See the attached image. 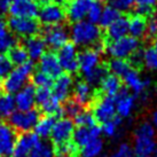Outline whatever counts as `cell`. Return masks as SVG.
Wrapping results in <instances>:
<instances>
[{
  "instance_id": "cell-1",
  "label": "cell",
  "mask_w": 157,
  "mask_h": 157,
  "mask_svg": "<svg viewBox=\"0 0 157 157\" xmlns=\"http://www.w3.org/2000/svg\"><path fill=\"white\" fill-rule=\"evenodd\" d=\"M69 33L72 43L76 46H79V47L93 46L100 51H102L105 47L101 43V28L98 24H94L87 20L74 23Z\"/></svg>"
},
{
  "instance_id": "cell-2",
  "label": "cell",
  "mask_w": 157,
  "mask_h": 157,
  "mask_svg": "<svg viewBox=\"0 0 157 157\" xmlns=\"http://www.w3.org/2000/svg\"><path fill=\"white\" fill-rule=\"evenodd\" d=\"M156 130L151 123H141L134 133V157H153L156 150Z\"/></svg>"
},
{
  "instance_id": "cell-3",
  "label": "cell",
  "mask_w": 157,
  "mask_h": 157,
  "mask_svg": "<svg viewBox=\"0 0 157 157\" xmlns=\"http://www.w3.org/2000/svg\"><path fill=\"white\" fill-rule=\"evenodd\" d=\"M33 71H35V63L31 60L25 62L22 66L16 67L8 75V77L4 79L1 85L2 92H6L8 94H16L26 85Z\"/></svg>"
},
{
  "instance_id": "cell-4",
  "label": "cell",
  "mask_w": 157,
  "mask_h": 157,
  "mask_svg": "<svg viewBox=\"0 0 157 157\" xmlns=\"http://www.w3.org/2000/svg\"><path fill=\"white\" fill-rule=\"evenodd\" d=\"M87 109H91L96 123L105 124L116 117V102L113 96H108L98 92L94 94L91 105Z\"/></svg>"
},
{
  "instance_id": "cell-5",
  "label": "cell",
  "mask_w": 157,
  "mask_h": 157,
  "mask_svg": "<svg viewBox=\"0 0 157 157\" xmlns=\"http://www.w3.org/2000/svg\"><path fill=\"white\" fill-rule=\"evenodd\" d=\"M140 47V43L131 36H126L115 41H108L105 45V49L107 54L113 59H130L132 54L136 52Z\"/></svg>"
},
{
  "instance_id": "cell-6",
  "label": "cell",
  "mask_w": 157,
  "mask_h": 157,
  "mask_svg": "<svg viewBox=\"0 0 157 157\" xmlns=\"http://www.w3.org/2000/svg\"><path fill=\"white\" fill-rule=\"evenodd\" d=\"M7 28L16 37L28 38L38 35L40 29V23L36 18L29 17H9L7 21Z\"/></svg>"
},
{
  "instance_id": "cell-7",
  "label": "cell",
  "mask_w": 157,
  "mask_h": 157,
  "mask_svg": "<svg viewBox=\"0 0 157 157\" xmlns=\"http://www.w3.org/2000/svg\"><path fill=\"white\" fill-rule=\"evenodd\" d=\"M40 118V113L37 109H31L28 111H14L13 115L8 118L9 125L17 133H26L35 128L36 124Z\"/></svg>"
},
{
  "instance_id": "cell-8",
  "label": "cell",
  "mask_w": 157,
  "mask_h": 157,
  "mask_svg": "<svg viewBox=\"0 0 157 157\" xmlns=\"http://www.w3.org/2000/svg\"><path fill=\"white\" fill-rule=\"evenodd\" d=\"M41 37L44 38L46 46L51 49H60L68 43L69 40V31L66 26L61 25H52L45 26L41 31Z\"/></svg>"
},
{
  "instance_id": "cell-9",
  "label": "cell",
  "mask_w": 157,
  "mask_h": 157,
  "mask_svg": "<svg viewBox=\"0 0 157 157\" xmlns=\"http://www.w3.org/2000/svg\"><path fill=\"white\" fill-rule=\"evenodd\" d=\"M38 18H39V23L44 24L45 26L61 25L67 18L66 10L60 5L51 2L43 6L39 9Z\"/></svg>"
},
{
  "instance_id": "cell-10",
  "label": "cell",
  "mask_w": 157,
  "mask_h": 157,
  "mask_svg": "<svg viewBox=\"0 0 157 157\" xmlns=\"http://www.w3.org/2000/svg\"><path fill=\"white\" fill-rule=\"evenodd\" d=\"M57 57L61 64L63 71L66 74L72 75L76 74L78 69V52H77V46L74 43H67L63 47L59 49Z\"/></svg>"
},
{
  "instance_id": "cell-11",
  "label": "cell",
  "mask_w": 157,
  "mask_h": 157,
  "mask_svg": "<svg viewBox=\"0 0 157 157\" xmlns=\"http://www.w3.org/2000/svg\"><path fill=\"white\" fill-rule=\"evenodd\" d=\"M101 52L102 51L98 48L91 47L78 53V69L84 76L88 75L100 66Z\"/></svg>"
},
{
  "instance_id": "cell-12",
  "label": "cell",
  "mask_w": 157,
  "mask_h": 157,
  "mask_svg": "<svg viewBox=\"0 0 157 157\" xmlns=\"http://www.w3.org/2000/svg\"><path fill=\"white\" fill-rule=\"evenodd\" d=\"M75 131V123L68 117H62L57 119L51 133V139L53 144H59L62 142L70 141Z\"/></svg>"
},
{
  "instance_id": "cell-13",
  "label": "cell",
  "mask_w": 157,
  "mask_h": 157,
  "mask_svg": "<svg viewBox=\"0 0 157 157\" xmlns=\"http://www.w3.org/2000/svg\"><path fill=\"white\" fill-rule=\"evenodd\" d=\"M18 133L9 124L0 123V155L12 156L15 149Z\"/></svg>"
},
{
  "instance_id": "cell-14",
  "label": "cell",
  "mask_w": 157,
  "mask_h": 157,
  "mask_svg": "<svg viewBox=\"0 0 157 157\" xmlns=\"http://www.w3.org/2000/svg\"><path fill=\"white\" fill-rule=\"evenodd\" d=\"M39 5L35 0L13 1L8 8V14L12 17H38Z\"/></svg>"
},
{
  "instance_id": "cell-15",
  "label": "cell",
  "mask_w": 157,
  "mask_h": 157,
  "mask_svg": "<svg viewBox=\"0 0 157 157\" xmlns=\"http://www.w3.org/2000/svg\"><path fill=\"white\" fill-rule=\"evenodd\" d=\"M123 82L125 84V87L127 90H131L135 96H142V99H146L144 92H146V88L149 86L150 82H149V79L141 77V75L136 69L132 68L123 77Z\"/></svg>"
},
{
  "instance_id": "cell-16",
  "label": "cell",
  "mask_w": 157,
  "mask_h": 157,
  "mask_svg": "<svg viewBox=\"0 0 157 157\" xmlns=\"http://www.w3.org/2000/svg\"><path fill=\"white\" fill-rule=\"evenodd\" d=\"M92 0H68L66 4V15L70 22L77 23L84 21L87 16Z\"/></svg>"
},
{
  "instance_id": "cell-17",
  "label": "cell",
  "mask_w": 157,
  "mask_h": 157,
  "mask_svg": "<svg viewBox=\"0 0 157 157\" xmlns=\"http://www.w3.org/2000/svg\"><path fill=\"white\" fill-rule=\"evenodd\" d=\"M115 102L118 116L122 118L130 117L135 107V95L131 94L125 86H123L122 90L115 96Z\"/></svg>"
},
{
  "instance_id": "cell-18",
  "label": "cell",
  "mask_w": 157,
  "mask_h": 157,
  "mask_svg": "<svg viewBox=\"0 0 157 157\" xmlns=\"http://www.w3.org/2000/svg\"><path fill=\"white\" fill-rule=\"evenodd\" d=\"M38 68H39V71L46 74L53 79L59 78L63 74V69L60 64L57 54H55L54 52L45 53L44 55L39 59Z\"/></svg>"
},
{
  "instance_id": "cell-19",
  "label": "cell",
  "mask_w": 157,
  "mask_h": 157,
  "mask_svg": "<svg viewBox=\"0 0 157 157\" xmlns=\"http://www.w3.org/2000/svg\"><path fill=\"white\" fill-rule=\"evenodd\" d=\"M101 133H102L101 126L98 124L92 127H77V128H75L71 139L74 141V144L80 149L93 140L99 139Z\"/></svg>"
},
{
  "instance_id": "cell-20",
  "label": "cell",
  "mask_w": 157,
  "mask_h": 157,
  "mask_svg": "<svg viewBox=\"0 0 157 157\" xmlns=\"http://www.w3.org/2000/svg\"><path fill=\"white\" fill-rule=\"evenodd\" d=\"M14 99H15V105L20 111H28L33 109L36 105V87L32 84H28L15 94Z\"/></svg>"
},
{
  "instance_id": "cell-21",
  "label": "cell",
  "mask_w": 157,
  "mask_h": 157,
  "mask_svg": "<svg viewBox=\"0 0 157 157\" xmlns=\"http://www.w3.org/2000/svg\"><path fill=\"white\" fill-rule=\"evenodd\" d=\"M22 46L25 48L31 61H37L46 53V43L39 35L24 38Z\"/></svg>"
},
{
  "instance_id": "cell-22",
  "label": "cell",
  "mask_w": 157,
  "mask_h": 157,
  "mask_svg": "<svg viewBox=\"0 0 157 157\" xmlns=\"http://www.w3.org/2000/svg\"><path fill=\"white\" fill-rule=\"evenodd\" d=\"M74 86V79L69 74H62L59 78L55 79V82L52 86V94L57 100L64 102L69 99L71 88Z\"/></svg>"
},
{
  "instance_id": "cell-23",
  "label": "cell",
  "mask_w": 157,
  "mask_h": 157,
  "mask_svg": "<svg viewBox=\"0 0 157 157\" xmlns=\"http://www.w3.org/2000/svg\"><path fill=\"white\" fill-rule=\"evenodd\" d=\"M40 141V138L36 134L35 132H26V133H21L17 136L15 149L13 154H18V155H30L31 150L35 148L36 144Z\"/></svg>"
},
{
  "instance_id": "cell-24",
  "label": "cell",
  "mask_w": 157,
  "mask_h": 157,
  "mask_svg": "<svg viewBox=\"0 0 157 157\" xmlns=\"http://www.w3.org/2000/svg\"><path fill=\"white\" fill-rule=\"evenodd\" d=\"M16 45H18L16 36L9 31L7 22L0 14V54H7Z\"/></svg>"
},
{
  "instance_id": "cell-25",
  "label": "cell",
  "mask_w": 157,
  "mask_h": 157,
  "mask_svg": "<svg viewBox=\"0 0 157 157\" xmlns=\"http://www.w3.org/2000/svg\"><path fill=\"white\" fill-rule=\"evenodd\" d=\"M94 94H93L92 86L87 82H85V80H80L75 86L74 99L78 102L79 105H83V107H87V108L90 107L92 100L94 98Z\"/></svg>"
},
{
  "instance_id": "cell-26",
  "label": "cell",
  "mask_w": 157,
  "mask_h": 157,
  "mask_svg": "<svg viewBox=\"0 0 157 157\" xmlns=\"http://www.w3.org/2000/svg\"><path fill=\"white\" fill-rule=\"evenodd\" d=\"M127 35H128V17L123 16V15L107 29L108 41H115V40L126 37Z\"/></svg>"
},
{
  "instance_id": "cell-27",
  "label": "cell",
  "mask_w": 157,
  "mask_h": 157,
  "mask_svg": "<svg viewBox=\"0 0 157 157\" xmlns=\"http://www.w3.org/2000/svg\"><path fill=\"white\" fill-rule=\"evenodd\" d=\"M147 18L133 15L131 18H128V35L139 40L144 38L147 32Z\"/></svg>"
},
{
  "instance_id": "cell-28",
  "label": "cell",
  "mask_w": 157,
  "mask_h": 157,
  "mask_svg": "<svg viewBox=\"0 0 157 157\" xmlns=\"http://www.w3.org/2000/svg\"><path fill=\"white\" fill-rule=\"evenodd\" d=\"M122 80L117 76L109 74L105 77L100 85V93L108 96H115L118 94V92L122 90Z\"/></svg>"
},
{
  "instance_id": "cell-29",
  "label": "cell",
  "mask_w": 157,
  "mask_h": 157,
  "mask_svg": "<svg viewBox=\"0 0 157 157\" xmlns=\"http://www.w3.org/2000/svg\"><path fill=\"white\" fill-rule=\"evenodd\" d=\"M55 123H56V117L44 115L43 117L39 118L38 123L36 124L35 133L39 136L40 139L41 138H47L52 133V130L55 125Z\"/></svg>"
},
{
  "instance_id": "cell-30",
  "label": "cell",
  "mask_w": 157,
  "mask_h": 157,
  "mask_svg": "<svg viewBox=\"0 0 157 157\" xmlns=\"http://www.w3.org/2000/svg\"><path fill=\"white\" fill-rule=\"evenodd\" d=\"M15 99L13 94L0 92V118H9L15 111Z\"/></svg>"
},
{
  "instance_id": "cell-31",
  "label": "cell",
  "mask_w": 157,
  "mask_h": 157,
  "mask_svg": "<svg viewBox=\"0 0 157 157\" xmlns=\"http://www.w3.org/2000/svg\"><path fill=\"white\" fill-rule=\"evenodd\" d=\"M53 147L55 157H79V148L74 144L72 140L59 144H53Z\"/></svg>"
},
{
  "instance_id": "cell-32",
  "label": "cell",
  "mask_w": 157,
  "mask_h": 157,
  "mask_svg": "<svg viewBox=\"0 0 157 157\" xmlns=\"http://www.w3.org/2000/svg\"><path fill=\"white\" fill-rule=\"evenodd\" d=\"M109 72L117 76L118 78H122L132 69V66L127 60H122V59H113L111 61L107 64Z\"/></svg>"
},
{
  "instance_id": "cell-33",
  "label": "cell",
  "mask_w": 157,
  "mask_h": 157,
  "mask_svg": "<svg viewBox=\"0 0 157 157\" xmlns=\"http://www.w3.org/2000/svg\"><path fill=\"white\" fill-rule=\"evenodd\" d=\"M109 75V69L107 64H100V66L95 68L92 72H90L88 75L84 76L85 77V82H87L92 87L93 86H98L101 85L102 80Z\"/></svg>"
},
{
  "instance_id": "cell-34",
  "label": "cell",
  "mask_w": 157,
  "mask_h": 157,
  "mask_svg": "<svg viewBox=\"0 0 157 157\" xmlns=\"http://www.w3.org/2000/svg\"><path fill=\"white\" fill-rule=\"evenodd\" d=\"M122 16V13L118 12L117 9H115L111 6H107L103 7L102 10V15L99 21V26L102 29H108L113 23H115L118 18Z\"/></svg>"
},
{
  "instance_id": "cell-35",
  "label": "cell",
  "mask_w": 157,
  "mask_h": 157,
  "mask_svg": "<svg viewBox=\"0 0 157 157\" xmlns=\"http://www.w3.org/2000/svg\"><path fill=\"white\" fill-rule=\"evenodd\" d=\"M7 56L9 57V60L12 61L14 66H22L25 62H28L30 59H29V55L26 53L25 48L23 47L22 45H16L15 47H13L8 53H7Z\"/></svg>"
},
{
  "instance_id": "cell-36",
  "label": "cell",
  "mask_w": 157,
  "mask_h": 157,
  "mask_svg": "<svg viewBox=\"0 0 157 157\" xmlns=\"http://www.w3.org/2000/svg\"><path fill=\"white\" fill-rule=\"evenodd\" d=\"M103 149V142L100 139H95L90 144L79 149V157H98Z\"/></svg>"
},
{
  "instance_id": "cell-37",
  "label": "cell",
  "mask_w": 157,
  "mask_h": 157,
  "mask_svg": "<svg viewBox=\"0 0 157 157\" xmlns=\"http://www.w3.org/2000/svg\"><path fill=\"white\" fill-rule=\"evenodd\" d=\"M30 157H55L54 156V147L47 141L40 140L36 147L31 150Z\"/></svg>"
},
{
  "instance_id": "cell-38",
  "label": "cell",
  "mask_w": 157,
  "mask_h": 157,
  "mask_svg": "<svg viewBox=\"0 0 157 157\" xmlns=\"http://www.w3.org/2000/svg\"><path fill=\"white\" fill-rule=\"evenodd\" d=\"M31 82L36 88H51L54 84V79L38 70L37 72L32 74Z\"/></svg>"
},
{
  "instance_id": "cell-39",
  "label": "cell",
  "mask_w": 157,
  "mask_h": 157,
  "mask_svg": "<svg viewBox=\"0 0 157 157\" xmlns=\"http://www.w3.org/2000/svg\"><path fill=\"white\" fill-rule=\"evenodd\" d=\"M74 119H75V124L77 125V127H92V126H95L96 124H98L94 115L92 113V111L90 109L83 110Z\"/></svg>"
},
{
  "instance_id": "cell-40",
  "label": "cell",
  "mask_w": 157,
  "mask_h": 157,
  "mask_svg": "<svg viewBox=\"0 0 157 157\" xmlns=\"http://www.w3.org/2000/svg\"><path fill=\"white\" fill-rule=\"evenodd\" d=\"M84 110V107L79 105L74 98H69L67 101L63 102V113L68 116V118H75Z\"/></svg>"
},
{
  "instance_id": "cell-41",
  "label": "cell",
  "mask_w": 157,
  "mask_h": 157,
  "mask_svg": "<svg viewBox=\"0 0 157 157\" xmlns=\"http://www.w3.org/2000/svg\"><path fill=\"white\" fill-rule=\"evenodd\" d=\"M122 122H123V118L119 117V116H116L113 119L105 123V124H102V126H101L102 133H105L108 138L116 136L118 133V128L122 125Z\"/></svg>"
},
{
  "instance_id": "cell-42",
  "label": "cell",
  "mask_w": 157,
  "mask_h": 157,
  "mask_svg": "<svg viewBox=\"0 0 157 157\" xmlns=\"http://www.w3.org/2000/svg\"><path fill=\"white\" fill-rule=\"evenodd\" d=\"M102 10H103V6H102L101 2H99V1H92L91 6L88 8L87 16H86L87 21L99 25V21H100L101 15H102Z\"/></svg>"
},
{
  "instance_id": "cell-43",
  "label": "cell",
  "mask_w": 157,
  "mask_h": 157,
  "mask_svg": "<svg viewBox=\"0 0 157 157\" xmlns=\"http://www.w3.org/2000/svg\"><path fill=\"white\" fill-rule=\"evenodd\" d=\"M14 64L9 60L7 54H0V80H4L13 71Z\"/></svg>"
},
{
  "instance_id": "cell-44",
  "label": "cell",
  "mask_w": 157,
  "mask_h": 157,
  "mask_svg": "<svg viewBox=\"0 0 157 157\" xmlns=\"http://www.w3.org/2000/svg\"><path fill=\"white\" fill-rule=\"evenodd\" d=\"M144 64L149 69L157 70V52L154 47L144 51Z\"/></svg>"
},
{
  "instance_id": "cell-45",
  "label": "cell",
  "mask_w": 157,
  "mask_h": 157,
  "mask_svg": "<svg viewBox=\"0 0 157 157\" xmlns=\"http://www.w3.org/2000/svg\"><path fill=\"white\" fill-rule=\"evenodd\" d=\"M109 6L117 9L118 12H128L134 7V0H108Z\"/></svg>"
},
{
  "instance_id": "cell-46",
  "label": "cell",
  "mask_w": 157,
  "mask_h": 157,
  "mask_svg": "<svg viewBox=\"0 0 157 157\" xmlns=\"http://www.w3.org/2000/svg\"><path fill=\"white\" fill-rule=\"evenodd\" d=\"M52 95L51 88H36V103L40 107L47 100H49Z\"/></svg>"
},
{
  "instance_id": "cell-47",
  "label": "cell",
  "mask_w": 157,
  "mask_h": 157,
  "mask_svg": "<svg viewBox=\"0 0 157 157\" xmlns=\"http://www.w3.org/2000/svg\"><path fill=\"white\" fill-rule=\"evenodd\" d=\"M110 157H134L133 156V149L127 144H122L116 153L113 154Z\"/></svg>"
},
{
  "instance_id": "cell-48",
  "label": "cell",
  "mask_w": 157,
  "mask_h": 157,
  "mask_svg": "<svg viewBox=\"0 0 157 157\" xmlns=\"http://www.w3.org/2000/svg\"><path fill=\"white\" fill-rule=\"evenodd\" d=\"M146 35L153 38L157 36V20L155 18H150L148 22H147V32Z\"/></svg>"
},
{
  "instance_id": "cell-49",
  "label": "cell",
  "mask_w": 157,
  "mask_h": 157,
  "mask_svg": "<svg viewBox=\"0 0 157 157\" xmlns=\"http://www.w3.org/2000/svg\"><path fill=\"white\" fill-rule=\"evenodd\" d=\"M157 0H134L135 7H144V8L154 9Z\"/></svg>"
},
{
  "instance_id": "cell-50",
  "label": "cell",
  "mask_w": 157,
  "mask_h": 157,
  "mask_svg": "<svg viewBox=\"0 0 157 157\" xmlns=\"http://www.w3.org/2000/svg\"><path fill=\"white\" fill-rule=\"evenodd\" d=\"M12 2L13 0H0V14L8 12V8Z\"/></svg>"
},
{
  "instance_id": "cell-51",
  "label": "cell",
  "mask_w": 157,
  "mask_h": 157,
  "mask_svg": "<svg viewBox=\"0 0 157 157\" xmlns=\"http://www.w3.org/2000/svg\"><path fill=\"white\" fill-rule=\"evenodd\" d=\"M151 119H153V125L155 127H157V107H156V109L154 110L153 116H151Z\"/></svg>"
},
{
  "instance_id": "cell-52",
  "label": "cell",
  "mask_w": 157,
  "mask_h": 157,
  "mask_svg": "<svg viewBox=\"0 0 157 157\" xmlns=\"http://www.w3.org/2000/svg\"><path fill=\"white\" fill-rule=\"evenodd\" d=\"M36 2L38 5H41V7L45 6V5H48L52 2V0H36Z\"/></svg>"
},
{
  "instance_id": "cell-53",
  "label": "cell",
  "mask_w": 157,
  "mask_h": 157,
  "mask_svg": "<svg viewBox=\"0 0 157 157\" xmlns=\"http://www.w3.org/2000/svg\"><path fill=\"white\" fill-rule=\"evenodd\" d=\"M54 4H56V5H60V6H66V4L68 2V0H52Z\"/></svg>"
},
{
  "instance_id": "cell-54",
  "label": "cell",
  "mask_w": 157,
  "mask_h": 157,
  "mask_svg": "<svg viewBox=\"0 0 157 157\" xmlns=\"http://www.w3.org/2000/svg\"><path fill=\"white\" fill-rule=\"evenodd\" d=\"M10 157H30V156H28V155H18V154H13Z\"/></svg>"
},
{
  "instance_id": "cell-55",
  "label": "cell",
  "mask_w": 157,
  "mask_h": 157,
  "mask_svg": "<svg viewBox=\"0 0 157 157\" xmlns=\"http://www.w3.org/2000/svg\"><path fill=\"white\" fill-rule=\"evenodd\" d=\"M154 48H155V51L157 52V37H156V39H155V41H154Z\"/></svg>"
},
{
  "instance_id": "cell-56",
  "label": "cell",
  "mask_w": 157,
  "mask_h": 157,
  "mask_svg": "<svg viewBox=\"0 0 157 157\" xmlns=\"http://www.w3.org/2000/svg\"><path fill=\"white\" fill-rule=\"evenodd\" d=\"M153 157H157V144H156V150H155V154H154Z\"/></svg>"
},
{
  "instance_id": "cell-57",
  "label": "cell",
  "mask_w": 157,
  "mask_h": 157,
  "mask_svg": "<svg viewBox=\"0 0 157 157\" xmlns=\"http://www.w3.org/2000/svg\"><path fill=\"white\" fill-rule=\"evenodd\" d=\"M92 1H99V2H102L103 0H92Z\"/></svg>"
},
{
  "instance_id": "cell-58",
  "label": "cell",
  "mask_w": 157,
  "mask_h": 157,
  "mask_svg": "<svg viewBox=\"0 0 157 157\" xmlns=\"http://www.w3.org/2000/svg\"><path fill=\"white\" fill-rule=\"evenodd\" d=\"M13 1H21V0H13Z\"/></svg>"
},
{
  "instance_id": "cell-59",
  "label": "cell",
  "mask_w": 157,
  "mask_h": 157,
  "mask_svg": "<svg viewBox=\"0 0 157 157\" xmlns=\"http://www.w3.org/2000/svg\"><path fill=\"white\" fill-rule=\"evenodd\" d=\"M0 157H1V155H0Z\"/></svg>"
}]
</instances>
